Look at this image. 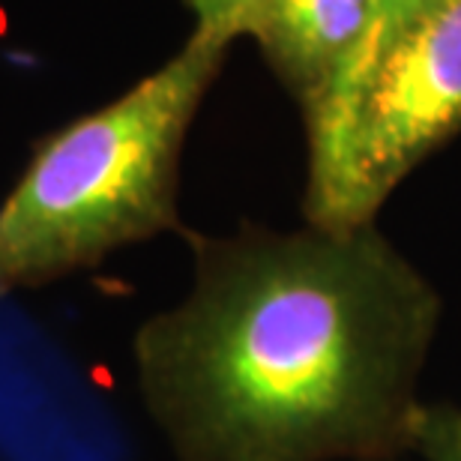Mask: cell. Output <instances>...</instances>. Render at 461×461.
I'll list each match as a JSON object with an SVG mask.
<instances>
[{
  "instance_id": "1",
  "label": "cell",
  "mask_w": 461,
  "mask_h": 461,
  "mask_svg": "<svg viewBox=\"0 0 461 461\" xmlns=\"http://www.w3.org/2000/svg\"><path fill=\"white\" fill-rule=\"evenodd\" d=\"M189 291L132 336L174 461H386L411 449L444 300L377 222L186 234Z\"/></svg>"
},
{
  "instance_id": "2",
  "label": "cell",
  "mask_w": 461,
  "mask_h": 461,
  "mask_svg": "<svg viewBox=\"0 0 461 461\" xmlns=\"http://www.w3.org/2000/svg\"><path fill=\"white\" fill-rule=\"evenodd\" d=\"M230 45L192 31L159 69L33 147L0 201V300L183 230V150Z\"/></svg>"
},
{
  "instance_id": "3",
  "label": "cell",
  "mask_w": 461,
  "mask_h": 461,
  "mask_svg": "<svg viewBox=\"0 0 461 461\" xmlns=\"http://www.w3.org/2000/svg\"><path fill=\"white\" fill-rule=\"evenodd\" d=\"M461 135V0H438L366 78L333 159L306 180L309 225L377 222L395 189Z\"/></svg>"
},
{
  "instance_id": "4",
  "label": "cell",
  "mask_w": 461,
  "mask_h": 461,
  "mask_svg": "<svg viewBox=\"0 0 461 461\" xmlns=\"http://www.w3.org/2000/svg\"><path fill=\"white\" fill-rule=\"evenodd\" d=\"M368 0H261L246 27L264 63L312 123L363 49Z\"/></svg>"
},
{
  "instance_id": "5",
  "label": "cell",
  "mask_w": 461,
  "mask_h": 461,
  "mask_svg": "<svg viewBox=\"0 0 461 461\" xmlns=\"http://www.w3.org/2000/svg\"><path fill=\"white\" fill-rule=\"evenodd\" d=\"M435 4L438 0H368L366 40H363V49L357 54L354 69L348 72L345 85L339 87L333 103L312 120V123H306V150H309L306 180L318 177L330 165V159H333L339 138H342V129H345V120L350 114V105H354L357 94L363 90L366 78L372 76V69Z\"/></svg>"
},
{
  "instance_id": "6",
  "label": "cell",
  "mask_w": 461,
  "mask_h": 461,
  "mask_svg": "<svg viewBox=\"0 0 461 461\" xmlns=\"http://www.w3.org/2000/svg\"><path fill=\"white\" fill-rule=\"evenodd\" d=\"M411 453L426 461H461V408L422 404L413 422Z\"/></svg>"
},
{
  "instance_id": "7",
  "label": "cell",
  "mask_w": 461,
  "mask_h": 461,
  "mask_svg": "<svg viewBox=\"0 0 461 461\" xmlns=\"http://www.w3.org/2000/svg\"><path fill=\"white\" fill-rule=\"evenodd\" d=\"M180 4L195 18V31L234 42L246 36V27L261 0H180Z\"/></svg>"
}]
</instances>
